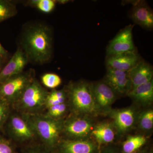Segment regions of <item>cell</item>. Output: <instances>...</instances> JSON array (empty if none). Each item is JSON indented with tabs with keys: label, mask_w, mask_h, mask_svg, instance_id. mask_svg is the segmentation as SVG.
<instances>
[{
	"label": "cell",
	"mask_w": 153,
	"mask_h": 153,
	"mask_svg": "<svg viewBox=\"0 0 153 153\" xmlns=\"http://www.w3.org/2000/svg\"><path fill=\"white\" fill-rule=\"evenodd\" d=\"M29 63L41 65L49 63L53 53V32L45 22L34 21L24 25L18 45Z\"/></svg>",
	"instance_id": "cell-1"
},
{
	"label": "cell",
	"mask_w": 153,
	"mask_h": 153,
	"mask_svg": "<svg viewBox=\"0 0 153 153\" xmlns=\"http://www.w3.org/2000/svg\"><path fill=\"white\" fill-rule=\"evenodd\" d=\"M64 88L71 114L90 117L101 114L96 103L91 83L80 80L69 82Z\"/></svg>",
	"instance_id": "cell-2"
},
{
	"label": "cell",
	"mask_w": 153,
	"mask_h": 153,
	"mask_svg": "<svg viewBox=\"0 0 153 153\" xmlns=\"http://www.w3.org/2000/svg\"><path fill=\"white\" fill-rule=\"evenodd\" d=\"M49 91L35 78L12 106L18 113L26 115L43 114Z\"/></svg>",
	"instance_id": "cell-3"
},
{
	"label": "cell",
	"mask_w": 153,
	"mask_h": 153,
	"mask_svg": "<svg viewBox=\"0 0 153 153\" xmlns=\"http://www.w3.org/2000/svg\"><path fill=\"white\" fill-rule=\"evenodd\" d=\"M27 116L45 148L49 150L56 148L62 139L63 120L53 119L44 113Z\"/></svg>",
	"instance_id": "cell-4"
},
{
	"label": "cell",
	"mask_w": 153,
	"mask_h": 153,
	"mask_svg": "<svg viewBox=\"0 0 153 153\" xmlns=\"http://www.w3.org/2000/svg\"><path fill=\"white\" fill-rule=\"evenodd\" d=\"M35 74V70L30 68L2 82L0 84V97L13 105L36 78Z\"/></svg>",
	"instance_id": "cell-5"
},
{
	"label": "cell",
	"mask_w": 153,
	"mask_h": 153,
	"mask_svg": "<svg viewBox=\"0 0 153 153\" xmlns=\"http://www.w3.org/2000/svg\"><path fill=\"white\" fill-rule=\"evenodd\" d=\"M91 117L71 114L63 120V135L68 139L89 138L95 124Z\"/></svg>",
	"instance_id": "cell-6"
},
{
	"label": "cell",
	"mask_w": 153,
	"mask_h": 153,
	"mask_svg": "<svg viewBox=\"0 0 153 153\" xmlns=\"http://www.w3.org/2000/svg\"><path fill=\"white\" fill-rule=\"evenodd\" d=\"M7 121L10 135L17 142L23 143L37 138L36 132L27 116L19 113L10 114Z\"/></svg>",
	"instance_id": "cell-7"
},
{
	"label": "cell",
	"mask_w": 153,
	"mask_h": 153,
	"mask_svg": "<svg viewBox=\"0 0 153 153\" xmlns=\"http://www.w3.org/2000/svg\"><path fill=\"white\" fill-rule=\"evenodd\" d=\"M139 111L134 107L121 109H111L107 114L112 120L117 134L123 135L136 125Z\"/></svg>",
	"instance_id": "cell-8"
},
{
	"label": "cell",
	"mask_w": 153,
	"mask_h": 153,
	"mask_svg": "<svg viewBox=\"0 0 153 153\" xmlns=\"http://www.w3.org/2000/svg\"><path fill=\"white\" fill-rule=\"evenodd\" d=\"M94 97L101 114H107L111 109V105L117 95L103 80L91 83Z\"/></svg>",
	"instance_id": "cell-9"
},
{
	"label": "cell",
	"mask_w": 153,
	"mask_h": 153,
	"mask_svg": "<svg viewBox=\"0 0 153 153\" xmlns=\"http://www.w3.org/2000/svg\"><path fill=\"white\" fill-rule=\"evenodd\" d=\"M133 27L127 26L110 41L107 48V57L136 51L132 38Z\"/></svg>",
	"instance_id": "cell-10"
},
{
	"label": "cell",
	"mask_w": 153,
	"mask_h": 153,
	"mask_svg": "<svg viewBox=\"0 0 153 153\" xmlns=\"http://www.w3.org/2000/svg\"><path fill=\"white\" fill-rule=\"evenodd\" d=\"M58 153H100V146L93 140H60L57 147Z\"/></svg>",
	"instance_id": "cell-11"
},
{
	"label": "cell",
	"mask_w": 153,
	"mask_h": 153,
	"mask_svg": "<svg viewBox=\"0 0 153 153\" xmlns=\"http://www.w3.org/2000/svg\"><path fill=\"white\" fill-rule=\"evenodd\" d=\"M103 81L114 91L117 96L127 95L131 89L128 71L107 68Z\"/></svg>",
	"instance_id": "cell-12"
},
{
	"label": "cell",
	"mask_w": 153,
	"mask_h": 153,
	"mask_svg": "<svg viewBox=\"0 0 153 153\" xmlns=\"http://www.w3.org/2000/svg\"><path fill=\"white\" fill-rule=\"evenodd\" d=\"M28 63L25 53L18 46L16 51L7 65L0 71V84L12 76L22 73Z\"/></svg>",
	"instance_id": "cell-13"
},
{
	"label": "cell",
	"mask_w": 153,
	"mask_h": 153,
	"mask_svg": "<svg viewBox=\"0 0 153 153\" xmlns=\"http://www.w3.org/2000/svg\"><path fill=\"white\" fill-rule=\"evenodd\" d=\"M140 57L136 51L107 57V68L123 71H129L140 61Z\"/></svg>",
	"instance_id": "cell-14"
},
{
	"label": "cell",
	"mask_w": 153,
	"mask_h": 153,
	"mask_svg": "<svg viewBox=\"0 0 153 153\" xmlns=\"http://www.w3.org/2000/svg\"><path fill=\"white\" fill-rule=\"evenodd\" d=\"M128 72L131 81V89L153 79L152 67L143 60H141Z\"/></svg>",
	"instance_id": "cell-15"
},
{
	"label": "cell",
	"mask_w": 153,
	"mask_h": 153,
	"mask_svg": "<svg viewBox=\"0 0 153 153\" xmlns=\"http://www.w3.org/2000/svg\"><path fill=\"white\" fill-rule=\"evenodd\" d=\"M116 132L112 123L103 122L94 125L91 137H92L99 146L108 145L114 141Z\"/></svg>",
	"instance_id": "cell-16"
},
{
	"label": "cell",
	"mask_w": 153,
	"mask_h": 153,
	"mask_svg": "<svg viewBox=\"0 0 153 153\" xmlns=\"http://www.w3.org/2000/svg\"><path fill=\"white\" fill-rule=\"evenodd\" d=\"M135 103L142 106H148L153 101V80L137 86L128 94Z\"/></svg>",
	"instance_id": "cell-17"
},
{
	"label": "cell",
	"mask_w": 153,
	"mask_h": 153,
	"mask_svg": "<svg viewBox=\"0 0 153 153\" xmlns=\"http://www.w3.org/2000/svg\"><path fill=\"white\" fill-rule=\"evenodd\" d=\"M134 22L147 30L153 27V13L149 6L143 3L134 5L131 14Z\"/></svg>",
	"instance_id": "cell-18"
},
{
	"label": "cell",
	"mask_w": 153,
	"mask_h": 153,
	"mask_svg": "<svg viewBox=\"0 0 153 153\" xmlns=\"http://www.w3.org/2000/svg\"><path fill=\"white\" fill-rule=\"evenodd\" d=\"M147 142V138L142 134L130 136L123 143L121 151L122 153H131L143 148Z\"/></svg>",
	"instance_id": "cell-19"
},
{
	"label": "cell",
	"mask_w": 153,
	"mask_h": 153,
	"mask_svg": "<svg viewBox=\"0 0 153 153\" xmlns=\"http://www.w3.org/2000/svg\"><path fill=\"white\" fill-rule=\"evenodd\" d=\"M136 125L142 131H150L153 128V110L151 108L139 112Z\"/></svg>",
	"instance_id": "cell-20"
},
{
	"label": "cell",
	"mask_w": 153,
	"mask_h": 153,
	"mask_svg": "<svg viewBox=\"0 0 153 153\" xmlns=\"http://www.w3.org/2000/svg\"><path fill=\"white\" fill-rule=\"evenodd\" d=\"M67 102V92L65 88L61 90L53 89L49 91L46 100V109L55 105Z\"/></svg>",
	"instance_id": "cell-21"
},
{
	"label": "cell",
	"mask_w": 153,
	"mask_h": 153,
	"mask_svg": "<svg viewBox=\"0 0 153 153\" xmlns=\"http://www.w3.org/2000/svg\"><path fill=\"white\" fill-rule=\"evenodd\" d=\"M44 114L47 116L57 120L64 119L66 114L69 110L68 102L55 105L48 108Z\"/></svg>",
	"instance_id": "cell-22"
},
{
	"label": "cell",
	"mask_w": 153,
	"mask_h": 153,
	"mask_svg": "<svg viewBox=\"0 0 153 153\" xmlns=\"http://www.w3.org/2000/svg\"><path fill=\"white\" fill-rule=\"evenodd\" d=\"M25 3L26 5L35 8L44 13L49 14L54 10L56 1L54 0H30Z\"/></svg>",
	"instance_id": "cell-23"
},
{
	"label": "cell",
	"mask_w": 153,
	"mask_h": 153,
	"mask_svg": "<svg viewBox=\"0 0 153 153\" xmlns=\"http://www.w3.org/2000/svg\"><path fill=\"white\" fill-rule=\"evenodd\" d=\"M17 12L16 6L14 2L0 0V23L15 16Z\"/></svg>",
	"instance_id": "cell-24"
},
{
	"label": "cell",
	"mask_w": 153,
	"mask_h": 153,
	"mask_svg": "<svg viewBox=\"0 0 153 153\" xmlns=\"http://www.w3.org/2000/svg\"><path fill=\"white\" fill-rule=\"evenodd\" d=\"M41 81L44 87L52 90L60 86L62 83V79L60 76L52 73L43 74L41 76Z\"/></svg>",
	"instance_id": "cell-25"
},
{
	"label": "cell",
	"mask_w": 153,
	"mask_h": 153,
	"mask_svg": "<svg viewBox=\"0 0 153 153\" xmlns=\"http://www.w3.org/2000/svg\"><path fill=\"white\" fill-rule=\"evenodd\" d=\"M10 105L6 100L0 97V127L8 120L10 114Z\"/></svg>",
	"instance_id": "cell-26"
},
{
	"label": "cell",
	"mask_w": 153,
	"mask_h": 153,
	"mask_svg": "<svg viewBox=\"0 0 153 153\" xmlns=\"http://www.w3.org/2000/svg\"><path fill=\"white\" fill-rule=\"evenodd\" d=\"M0 153H16L10 143L7 140L0 139Z\"/></svg>",
	"instance_id": "cell-27"
},
{
	"label": "cell",
	"mask_w": 153,
	"mask_h": 153,
	"mask_svg": "<svg viewBox=\"0 0 153 153\" xmlns=\"http://www.w3.org/2000/svg\"><path fill=\"white\" fill-rule=\"evenodd\" d=\"M100 153H122L121 149L112 146H107L100 148Z\"/></svg>",
	"instance_id": "cell-28"
},
{
	"label": "cell",
	"mask_w": 153,
	"mask_h": 153,
	"mask_svg": "<svg viewBox=\"0 0 153 153\" xmlns=\"http://www.w3.org/2000/svg\"><path fill=\"white\" fill-rule=\"evenodd\" d=\"M24 153H47L45 151L43 150L38 147H32L28 149Z\"/></svg>",
	"instance_id": "cell-29"
},
{
	"label": "cell",
	"mask_w": 153,
	"mask_h": 153,
	"mask_svg": "<svg viewBox=\"0 0 153 153\" xmlns=\"http://www.w3.org/2000/svg\"><path fill=\"white\" fill-rule=\"evenodd\" d=\"M8 52L5 50L0 43V56L5 58L7 56Z\"/></svg>",
	"instance_id": "cell-30"
},
{
	"label": "cell",
	"mask_w": 153,
	"mask_h": 153,
	"mask_svg": "<svg viewBox=\"0 0 153 153\" xmlns=\"http://www.w3.org/2000/svg\"><path fill=\"white\" fill-rule=\"evenodd\" d=\"M149 150L146 148H143L139 150L136 151V152H133L131 153H148Z\"/></svg>",
	"instance_id": "cell-31"
},
{
	"label": "cell",
	"mask_w": 153,
	"mask_h": 153,
	"mask_svg": "<svg viewBox=\"0 0 153 153\" xmlns=\"http://www.w3.org/2000/svg\"><path fill=\"white\" fill-rule=\"evenodd\" d=\"M56 3H59L61 4H66V3L68 2L69 1H66V0H62V1H56Z\"/></svg>",
	"instance_id": "cell-32"
},
{
	"label": "cell",
	"mask_w": 153,
	"mask_h": 153,
	"mask_svg": "<svg viewBox=\"0 0 153 153\" xmlns=\"http://www.w3.org/2000/svg\"><path fill=\"white\" fill-rule=\"evenodd\" d=\"M4 58H4V57H1L0 56V68H1L2 65L3 60H4Z\"/></svg>",
	"instance_id": "cell-33"
},
{
	"label": "cell",
	"mask_w": 153,
	"mask_h": 153,
	"mask_svg": "<svg viewBox=\"0 0 153 153\" xmlns=\"http://www.w3.org/2000/svg\"><path fill=\"white\" fill-rule=\"evenodd\" d=\"M148 153H153L152 149H151L150 150H149V152Z\"/></svg>",
	"instance_id": "cell-34"
},
{
	"label": "cell",
	"mask_w": 153,
	"mask_h": 153,
	"mask_svg": "<svg viewBox=\"0 0 153 153\" xmlns=\"http://www.w3.org/2000/svg\"><path fill=\"white\" fill-rule=\"evenodd\" d=\"M1 139V137H0V139Z\"/></svg>",
	"instance_id": "cell-35"
}]
</instances>
